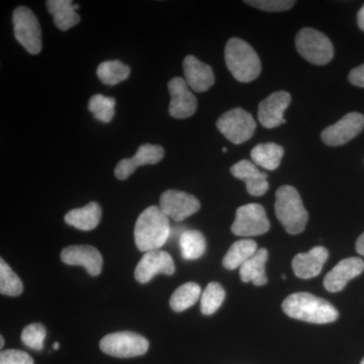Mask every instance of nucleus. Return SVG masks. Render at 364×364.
<instances>
[{
	"label": "nucleus",
	"instance_id": "nucleus-1",
	"mask_svg": "<svg viewBox=\"0 0 364 364\" xmlns=\"http://www.w3.org/2000/svg\"><path fill=\"white\" fill-rule=\"evenodd\" d=\"M170 235L169 218L160 207L151 205L139 215L135 225L136 248L142 252L160 250L168 240Z\"/></svg>",
	"mask_w": 364,
	"mask_h": 364
},
{
	"label": "nucleus",
	"instance_id": "nucleus-2",
	"mask_svg": "<svg viewBox=\"0 0 364 364\" xmlns=\"http://www.w3.org/2000/svg\"><path fill=\"white\" fill-rule=\"evenodd\" d=\"M282 310L289 317L314 324H327L339 317L338 311L329 301L309 293L287 296L282 303Z\"/></svg>",
	"mask_w": 364,
	"mask_h": 364
},
{
	"label": "nucleus",
	"instance_id": "nucleus-3",
	"mask_svg": "<svg viewBox=\"0 0 364 364\" xmlns=\"http://www.w3.org/2000/svg\"><path fill=\"white\" fill-rule=\"evenodd\" d=\"M225 60L232 75L240 82H251L260 75L259 57L245 41L238 38L228 41L225 48Z\"/></svg>",
	"mask_w": 364,
	"mask_h": 364
},
{
	"label": "nucleus",
	"instance_id": "nucleus-4",
	"mask_svg": "<svg viewBox=\"0 0 364 364\" xmlns=\"http://www.w3.org/2000/svg\"><path fill=\"white\" fill-rule=\"evenodd\" d=\"M275 198V215L280 224L289 234L301 233L309 221V214L299 191L294 186H280Z\"/></svg>",
	"mask_w": 364,
	"mask_h": 364
},
{
	"label": "nucleus",
	"instance_id": "nucleus-5",
	"mask_svg": "<svg viewBox=\"0 0 364 364\" xmlns=\"http://www.w3.org/2000/svg\"><path fill=\"white\" fill-rule=\"evenodd\" d=\"M296 47L304 59L315 65H326L334 57V47L324 33L311 28H301L296 38Z\"/></svg>",
	"mask_w": 364,
	"mask_h": 364
},
{
	"label": "nucleus",
	"instance_id": "nucleus-6",
	"mask_svg": "<svg viewBox=\"0 0 364 364\" xmlns=\"http://www.w3.org/2000/svg\"><path fill=\"white\" fill-rule=\"evenodd\" d=\"M16 39L32 55L42 51V31L37 16L28 7H18L13 14Z\"/></svg>",
	"mask_w": 364,
	"mask_h": 364
},
{
	"label": "nucleus",
	"instance_id": "nucleus-7",
	"mask_svg": "<svg viewBox=\"0 0 364 364\" xmlns=\"http://www.w3.org/2000/svg\"><path fill=\"white\" fill-rule=\"evenodd\" d=\"M100 347L107 355L130 358L145 354L149 349V341L136 333L117 332L105 336Z\"/></svg>",
	"mask_w": 364,
	"mask_h": 364
},
{
	"label": "nucleus",
	"instance_id": "nucleus-8",
	"mask_svg": "<svg viewBox=\"0 0 364 364\" xmlns=\"http://www.w3.org/2000/svg\"><path fill=\"white\" fill-rule=\"evenodd\" d=\"M217 128L230 142L239 145L252 138L256 122L252 114L241 107H236L225 112L218 119Z\"/></svg>",
	"mask_w": 364,
	"mask_h": 364
},
{
	"label": "nucleus",
	"instance_id": "nucleus-9",
	"mask_svg": "<svg viewBox=\"0 0 364 364\" xmlns=\"http://www.w3.org/2000/svg\"><path fill=\"white\" fill-rule=\"evenodd\" d=\"M269 228L264 208L258 203H249L238 208L231 230L236 236L254 237L267 233Z\"/></svg>",
	"mask_w": 364,
	"mask_h": 364
},
{
	"label": "nucleus",
	"instance_id": "nucleus-10",
	"mask_svg": "<svg viewBox=\"0 0 364 364\" xmlns=\"http://www.w3.org/2000/svg\"><path fill=\"white\" fill-rule=\"evenodd\" d=\"M160 208L167 217L176 222H181L198 213L200 203L196 196L184 191L169 189L160 198Z\"/></svg>",
	"mask_w": 364,
	"mask_h": 364
},
{
	"label": "nucleus",
	"instance_id": "nucleus-11",
	"mask_svg": "<svg viewBox=\"0 0 364 364\" xmlns=\"http://www.w3.org/2000/svg\"><path fill=\"white\" fill-rule=\"evenodd\" d=\"M364 128V116L359 112H349L336 124L328 127L321 134L326 145L336 147L348 143L361 133Z\"/></svg>",
	"mask_w": 364,
	"mask_h": 364
},
{
	"label": "nucleus",
	"instance_id": "nucleus-12",
	"mask_svg": "<svg viewBox=\"0 0 364 364\" xmlns=\"http://www.w3.org/2000/svg\"><path fill=\"white\" fill-rule=\"evenodd\" d=\"M176 265L171 256L166 251L153 250L144 254L135 269V279L140 284H147L155 275H172Z\"/></svg>",
	"mask_w": 364,
	"mask_h": 364
},
{
	"label": "nucleus",
	"instance_id": "nucleus-13",
	"mask_svg": "<svg viewBox=\"0 0 364 364\" xmlns=\"http://www.w3.org/2000/svg\"><path fill=\"white\" fill-rule=\"evenodd\" d=\"M168 90L171 97L170 116L174 119H188L195 114L198 109V100L188 90V83L183 78L171 79L168 83Z\"/></svg>",
	"mask_w": 364,
	"mask_h": 364
},
{
	"label": "nucleus",
	"instance_id": "nucleus-14",
	"mask_svg": "<svg viewBox=\"0 0 364 364\" xmlns=\"http://www.w3.org/2000/svg\"><path fill=\"white\" fill-rule=\"evenodd\" d=\"M164 149L162 146L144 144L140 146L136 153L132 158L121 160L114 169V176L119 181H126L136 171L138 167L143 165H152L161 161L164 157Z\"/></svg>",
	"mask_w": 364,
	"mask_h": 364
},
{
	"label": "nucleus",
	"instance_id": "nucleus-15",
	"mask_svg": "<svg viewBox=\"0 0 364 364\" xmlns=\"http://www.w3.org/2000/svg\"><path fill=\"white\" fill-rule=\"evenodd\" d=\"M291 95L287 91H277L260 102L258 107V119L264 128H277L286 124L284 114L289 104Z\"/></svg>",
	"mask_w": 364,
	"mask_h": 364
},
{
	"label": "nucleus",
	"instance_id": "nucleus-16",
	"mask_svg": "<svg viewBox=\"0 0 364 364\" xmlns=\"http://www.w3.org/2000/svg\"><path fill=\"white\" fill-rule=\"evenodd\" d=\"M61 260L72 267H85L92 277L102 272V256L97 248L90 245H74L64 248L61 252Z\"/></svg>",
	"mask_w": 364,
	"mask_h": 364
},
{
	"label": "nucleus",
	"instance_id": "nucleus-17",
	"mask_svg": "<svg viewBox=\"0 0 364 364\" xmlns=\"http://www.w3.org/2000/svg\"><path fill=\"white\" fill-rule=\"evenodd\" d=\"M363 270L364 262L360 258L350 257L340 261L338 264L326 275L325 289L331 293H338L351 279L360 275Z\"/></svg>",
	"mask_w": 364,
	"mask_h": 364
},
{
	"label": "nucleus",
	"instance_id": "nucleus-18",
	"mask_svg": "<svg viewBox=\"0 0 364 364\" xmlns=\"http://www.w3.org/2000/svg\"><path fill=\"white\" fill-rule=\"evenodd\" d=\"M184 80L196 92H205L215 85V74L212 67L203 63L193 55L183 60Z\"/></svg>",
	"mask_w": 364,
	"mask_h": 364
},
{
	"label": "nucleus",
	"instance_id": "nucleus-19",
	"mask_svg": "<svg viewBox=\"0 0 364 364\" xmlns=\"http://www.w3.org/2000/svg\"><path fill=\"white\" fill-rule=\"evenodd\" d=\"M328 257L329 253L322 246L314 247L306 253L298 254L293 260L294 274L301 279H310L317 277L322 272Z\"/></svg>",
	"mask_w": 364,
	"mask_h": 364
},
{
	"label": "nucleus",
	"instance_id": "nucleus-20",
	"mask_svg": "<svg viewBox=\"0 0 364 364\" xmlns=\"http://www.w3.org/2000/svg\"><path fill=\"white\" fill-rule=\"evenodd\" d=\"M231 173L236 178L245 182L246 188L251 196H261L267 193L269 184L267 174L258 170L254 163L241 160L231 167Z\"/></svg>",
	"mask_w": 364,
	"mask_h": 364
},
{
	"label": "nucleus",
	"instance_id": "nucleus-21",
	"mask_svg": "<svg viewBox=\"0 0 364 364\" xmlns=\"http://www.w3.org/2000/svg\"><path fill=\"white\" fill-rule=\"evenodd\" d=\"M46 6L50 14H52L55 26L60 31L65 32L70 30L80 21V16L76 13L79 6L73 4L71 0H48Z\"/></svg>",
	"mask_w": 364,
	"mask_h": 364
},
{
	"label": "nucleus",
	"instance_id": "nucleus-22",
	"mask_svg": "<svg viewBox=\"0 0 364 364\" xmlns=\"http://www.w3.org/2000/svg\"><path fill=\"white\" fill-rule=\"evenodd\" d=\"M268 260V251L259 248L240 267V277L243 282H252L254 286L262 287L267 284L265 264Z\"/></svg>",
	"mask_w": 364,
	"mask_h": 364
},
{
	"label": "nucleus",
	"instance_id": "nucleus-23",
	"mask_svg": "<svg viewBox=\"0 0 364 364\" xmlns=\"http://www.w3.org/2000/svg\"><path fill=\"white\" fill-rule=\"evenodd\" d=\"M102 219V208L97 203L91 202L85 207L75 208L67 213L65 222L70 226L81 230L91 231L95 229Z\"/></svg>",
	"mask_w": 364,
	"mask_h": 364
},
{
	"label": "nucleus",
	"instance_id": "nucleus-24",
	"mask_svg": "<svg viewBox=\"0 0 364 364\" xmlns=\"http://www.w3.org/2000/svg\"><path fill=\"white\" fill-rule=\"evenodd\" d=\"M284 154V148L275 143L258 144L251 151L254 164L267 170L277 169Z\"/></svg>",
	"mask_w": 364,
	"mask_h": 364
},
{
	"label": "nucleus",
	"instance_id": "nucleus-25",
	"mask_svg": "<svg viewBox=\"0 0 364 364\" xmlns=\"http://www.w3.org/2000/svg\"><path fill=\"white\" fill-rule=\"evenodd\" d=\"M258 250L257 243L250 239H243L232 244L224 259L223 265L226 269L233 270L241 267Z\"/></svg>",
	"mask_w": 364,
	"mask_h": 364
},
{
	"label": "nucleus",
	"instance_id": "nucleus-26",
	"mask_svg": "<svg viewBox=\"0 0 364 364\" xmlns=\"http://www.w3.org/2000/svg\"><path fill=\"white\" fill-rule=\"evenodd\" d=\"M202 289L196 282H186L172 294L170 306L174 312L181 313L195 305L200 299Z\"/></svg>",
	"mask_w": 364,
	"mask_h": 364
},
{
	"label": "nucleus",
	"instance_id": "nucleus-27",
	"mask_svg": "<svg viewBox=\"0 0 364 364\" xmlns=\"http://www.w3.org/2000/svg\"><path fill=\"white\" fill-rule=\"evenodd\" d=\"M182 257L186 260H196L205 252L207 244L203 235L196 230H188L181 234L179 239Z\"/></svg>",
	"mask_w": 364,
	"mask_h": 364
},
{
	"label": "nucleus",
	"instance_id": "nucleus-28",
	"mask_svg": "<svg viewBox=\"0 0 364 364\" xmlns=\"http://www.w3.org/2000/svg\"><path fill=\"white\" fill-rule=\"evenodd\" d=\"M130 67L119 60L105 61L97 67V74L100 80L105 85H117L127 80L130 76Z\"/></svg>",
	"mask_w": 364,
	"mask_h": 364
},
{
	"label": "nucleus",
	"instance_id": "nucleus-29",
	"mask_svg": "<svg viewBox=\"0 0 364 364\" xmlns=\"http://www.w3.org/2000/svg\"><path fill=\"white\" fill-rule=\"evenodd\" d=\"M224 289L218 282H210L200 296V311L203 315H213L219 310L225 301Z\"/></svg>",
	"mask_w": 364,
	"mask_h": 364
},
{
	"label": "nucleus",
	"instance_id": "nucleus-30",
	"mask_svg": "<svg viewBox=\"0 0 364 364\" xmlns=\"http://www.w3.org/2000/svg\"><path fill=\"white\" fill-rule=\"evenodd\" d=\"M88 109L92 112L97 121L111 123L116 112V100L102 95H95L90 98Z\"/></svg>",
	"mask_w": 364,
	"mask_h": 364
},
{
	"label": "nucleus",
	"instance_id": "nucleus-31",
	"mask_svg": "<svg viewBox=\"0 0 364 364\" xmlns=\"http://www.w3.org/2000/svg\"><path fill=\"white\" fill-rule=\"evenodd\" d=\"M23 291V282L20 277L9 267L6 261L0 259V293L4 296H18Z\"/></svg>",
	"mask_w": 364,
	"mask_h": 364
},
{
	"label": "nucleus",
	"instance_id": "nucleus-32",
	"mask_svg": "<svg viewBox=\"0 0 364 364\" xmlns=\"http://www.w3.org/2000/svg\"><path fill=\"white\" fill-rule=\"evenodd\" d=\"M45 338L46 328L40 323L26 326L21 333V341L33 350H42Z\"/></svg>",
	"mask_w": 364,
	"mask_h": 364
},
{
	"label": "nucleus",
	"instance_id": "nucleus-33",
	"mask_svg": "<svg viewBox=\"0 0 364 364\" xmlns=\"http://www.w3.org/2000/svg\"><path fill=\"white\" fill-rule=\"evenodd\" d=\"M249 6L265 11H286L296 4L293 0H254L245 1Z\"/></svg>",
	"mask_w": 364,
	"mask_h": 364
},
{
	"label": "nucleus",
	"instance_id": "nucleus-34",
	"mask_svg": "<svg viewBox=\"0 0 364 364\" xmlns=\"http://www.w3.org/2000/svg\"><path fill=\"white\" fill-rule=\"evenodd\" d=\"M0 364H33V360L25 351L9 349L0 353Z\"/></svg>",
	"mask_w": 364,
	"mask_h": 364
},
{
	"label": "nucleus",
	"instance_id": "nucleus-35",
	"mask_svg": "<svg viewBox=\"0 0 364 364\" xmlns=\"http://www.w3.org/2000/svg\"><path fill=\"white\" fill-rule=\"evenodd\" d=\"M349 82L352 85L364 88V64L352 69L348 76Z\"/></svg>",
	"mask_w": 364,
	"mask_h": 364
},
{
	"label": "nucleus",
	"instance_id": "nucleus-36",
	"mask_svg": "<svg viewBox=\"0 0 364 364\" xmlns=\"http://www.w3.org/2000/svg\"><path fill=\"white\" fill-rule=\"evenodd\" d=\"M355 247L358 253L364 256V233L361 235V236L358 239V241H356Z\"/></svg>",
	"mask_w": 364,
	"mask_h": 364
},
{
	"label": "nucleus",
	"instance_id": "nucleus-37",
	"mask_svg": "<svg viewBox=\"0 0 364 364\" xmlns=\"http://www.w3.org/2000/svg\"><path fill=\"white\" fill-rule=\"evenodd\" d=\"M358 23L359 28L364 32V6L361 7L360 11L358 14Z\"/></svg>",
	"mask_w": 364,
	"mask_h": 364
},
{
	"label": "nucleus",
	"instance_id": "nucleus-38",
	"mask_svg": "<svg viewBox=\"0 0 364 364\" xmlns=\"http://www.w3.org/2000/svg\"><path fill=\"white\" fill-rule=\"evenodd\" d=\"M53 348H54L55 350H57V349H59L58 342H55L54 345H53Z\"/></svg>",
	"mask_w": 364,
	"mask_h": 364
},
{
	"label": "nucleus",
	"instance_id": "nucleus-39",
	"mask_svg": "<svg viewBox=\"0 0 364 364\" xmlns=\"http://www.w3.org/2000/svg\"><path fill=\"white\" fill-rule=\"evenodd\" d=\"M0 342H1V345H0V347H4V336H0Z\"/></svg>",
	"mask_w": 364,
	"mask_h": 364
},
{
	"label": "nucleus",
	"instance_id": "nucleus-40",
	"mask_svg": "<svg viewBox=\"0 0 364 364\" xmlns=\"http://www.w3.org/2000/svg\"><path fill=\"white\" fill-rule=\"evenodd\" d=\"M227 150V148H223V152L226 153Z\"/></svg>",
	"mask_w": 364,
	"mask_h": 364
},
{
	"label": "nucleus",
	"instance_id": "nucleus-41",
	"mask_svg": "<svg viewBox=\"0 0 364 364\" xmlns=\"http://www.w3.org/2000/svg\"><path fill=\"white\" fill-rule=\"evenodd\" d=\"M360 364H364V358L363 359V360H361Z\"/></svg>",
	"mask_w": 364,
	"mask_h": 364
}]
</instances>
